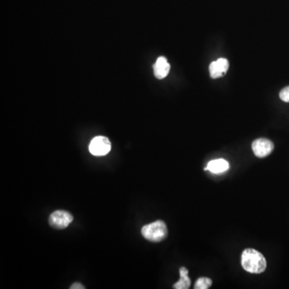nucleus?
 <instances>
[{
	"label": "nucleus",
	"instance_id": "1",
	"mask_svg": "<svg viewBox=\"0 0 289 289\" xmlns=\"http://www.w3.org/2000/svg\"><path fill=\"white\" fill-rule=\"evenodd\" d=\"M241 264L247 272L259 274L266 269L267 262L263 254L253 248H248L241 255Z\"/></svg>",
	"mask_w": 289,
	"mask_h": 289
},
{
	"label": "nucleus",
	"instance_id": "8",
	"mask_svg": "<svg viewBox=\"0 0 289 289\" xmlns=\"http://www.w3.org/2000/svg\"><path fill=\"white\" fill-rule=\"evenodd\" d=\"M230 168L229 163L226 160L215 159L210 161L207 164V167L205 168V171H209L213 174H221L228 171Z\"/></svg>",
	"mask_w": 289,
	"mask_h": 289
},
{
	"label": "nucleus",
	"instance_id": "10",
	"mask_svg": "<svg viewBox=\"0 0 289 289\" xmlns=\"http://www.w3.org/2000/svg\"><path fill=\"white\" fill-rule=\"evenodd\" d=\"M212 284V280L207 277L199 278V280L195 283L196 289H207L210 287Z\"/></svg>",
	"mask_w": 289,
	"mask_h": 289
},
{
	"label": "nucleus",
	"instance_id": "6",
	"mask_svg": "<svg viewBox=\"0 0 289 289\" xmlns=\"http://www.w3.org/2000/svg\"><path fill=\"white\" fill-rule=\"evenodd\" d=\"M229 68V62L225 58H220L216 61H213L209 66L210 75L213 79H217L224 77Z\"/></svg>",
	"mask_w": 289,
	"mask_h": 289
},
{
	"label": "nucleus",
	"instance_id": "5",
	"mask_svg": "<svg viewBox=\"0 0 289 289\" xmlns=\"http://www.w3.org/2000/svg\"><path fill=\"white\" fill-rule=\"evenodd\" d=\"M252 151L258 158H265L274 150V144L266 138L256 139L252 142Z\"/></svg>",
	"mask_w": 289,
	"mask_h": 289
},
{
	"label": "nucleus",
	"instance_id": "12",
	"mask_svg": "<svg viewBox=\"0 0 289 289\" xmlns=\"http://www.w3.org/2000/svg\"><path fill=\"white\" fill-rule=\"evenodd\" d=\"M71 289H84L85 287H83L82 284L80 283H75L70 287Z\"/></svg>",
	"mask_w": 289,
	"mask_h": 289
},
{
	"label": "nucleus",
	"instance_id": "4",
	"mask_svg": "<svg viewBox=\"0 0 289 289\" xmlns=\"http://www.w3.org/2000/svg\"><path fill=\"white\" fill-rule=\"evenodd\" d=\"M74 220V217L66 210H56L49 216V224L57 229H64Z\"/></svg>",
	"mask_w": 289,
	"mask_h": 289
},
{
	"label": "nucleus",
	"instance_id": "9",
	"mask_svg": "<svg viewBox=\"0 0 289 289\" xmlns=\"http://www.w3.org/2000/svg\"><path fill=\"white\" fill-rule=\"evenodd\" d=\"M180 273V280L174 284V288L175 289H187L190 286V279L188 276L187 269L185 267H182L179 269Z\"/></svg>",
	"mask_w": 289,
	"mask_h": 289
},
{
	"label": "nucleus",
	"instance_id": "7",
	"mask_svg": "<svg viewBox=\"0 0 289 289\" xmlns=\"http://www.w3.org/2000/svg\"><path fill=\"white\" fill-rule=\"evenodd\" d=\"M171 70V65L168 63L166 58L164 57H160L157 59V61L154 64V76L158 79H164L169 74Z\"/></svg>",
	"mask_w": 289,
	"mask_h": 289
},
{
	"label": "nucleus",
	"instance_id": "2",
	"mask_svg": "<svg viewBox=\"0 0 289 289\" xmlns=\"http://www.w3.org/2000/svg\"><path fill=\"white\" fill-rule=\"evenodd\" d=\"M167 227L163 221H155L152 224L144 226L141 229V235L147 240L158 243L163 240L167 236Z\"/></svg>",
	"mask_w": 289,
	"mask_h": 289
},
{
	"label": "nucleus",
	"instance_id": "11",
	"mask_svg": "<svg viewBox=\"0 0 289 289\" xmlns=\"http://www.w3.org/2000/svg\"><path fill=\"white\" fill-rule=\"evenodd\" d=\"M280 98L284 102H289V86L283 88L280 92Z\"/></svg>",
	"mask_w": 289,
	"mask_h": 289
},
{
	"label": "nucleus",
	"instance_id": "3",
	"mask_svg": "<svg viewBox=\"0 0 289 289\" xmlns=\"http://www.w3.org/2000/svg\"><path fill=\"white\" fill-rule=\"evenodd\" d=\"M88 149L94 156H105L110 151L111 142L108 137L98 136L92 139Z\"/></svg>",
	"mask_w": 289,
	"mask_h": 289
}]
</instances>
